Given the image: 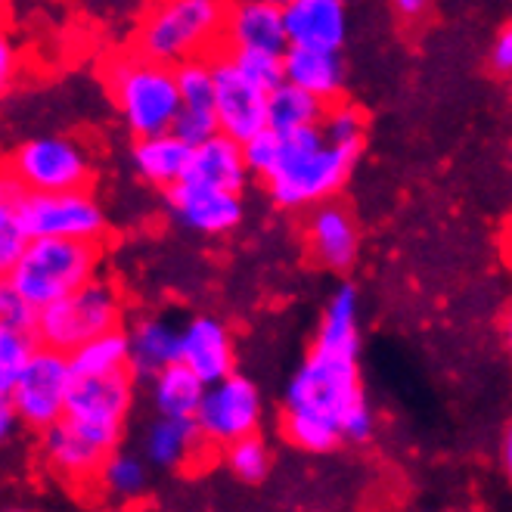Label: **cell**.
Returning <instances> with one entry per match:
<instances>
[{
    "label": "cell",
    "mask_w": 512,
    "mask_h": 512,
    "mask_svg": "<svg viewBox=\"0 0 512 512\" xmlns=\"http://www.w3.org/2000/svg\"><path fill=\"white\" fill-rule=\"evenodd\" d=\"M283 438L305 454H333L345 441L367 444L376 416L360 379V348L311 342L283 391Z\"/></svg>",
    "instance_id": "cell-1"
},
{
    "label": "cell",
    "mask_w": 512,
    "mask_h": 512,
    "mask_svg": "<svg viewBox=\"0 0 512 512\" xmlns=\"http://www.w3.org/2000/svg\"><path fill=\"white\" fill-rule=\"evenodd\" d=\"M364 140H348L329 131L323 122L280 134V153L261 184L283 212H308V208L336 199L351 180Z\"/></svg>",
    "instance_id": "cell-2"
},
{
    "label": "cell",
    "mask_w": 512,
    "mask_h": 512,
    "mask_svg": "<svg viewBox=\"0 0 512 512\" xmlns=\"http://www.w3.org/2000/svg\"><path fill=\"white\" fill-rule=\"evenodd\" d=\"M103 84L131 137H146L174 128V118L180 112L177 66L159 63V59L134 47L106 56Z\"/></svg>",
    "instance_id": "cell-3"
},
{
    "label": "cell",
    "mask_w": 512,
    "mask_h": 512,
    "mask_svg": "<svg viewBox=\"0 0 512 512\" xmlns=\"http://www.w3.org/2000/svg\"><path fill=\"white\" fill-rule=\"evenodd\" d=\"M227 7L215 0H153L137 25V50L168 66L224 50Z\"/></svg>",
    "instance_id": "cell-4"
},
{
    "label": "cell",
    "mask_w": 512,
    "mask_h": 512,
    "mask_svg": "<svg viewBox=\"0 0 512 512\" xmlns=\"http://www.w3.org/2000/svg\"><path fill=\"white\" fill-rule=\"evenodd\" d=\"M103 243H84V239H56L32 236L7 280L41 311L53 301L66 298L94 277H100Z\"/></svg>",
    "instance_id": "cell-5"
},
{
    "label": "cell",
    "mask_w": 512,
    "mask_h": 512,
    "mask_svg": "<svg viewBox=\"0 0 512 512\" xmlns=\"http://www.w3.org/2000/svg\"><path fill=\"white\" fill-rule=\"evenodd\" d=\"M125 320V298L118 286L106 277H94L81 289L38 311L35 333L41 345L56 351H75L87 339H94L106 329L122 326Z\"/></svg>",
    "instance_id": "cell-6"
},
{
    "label": "cell",
    "mask_w": 512,
    "mask_h": 512,
    "mask_svg": "<svg viewBox=\"0 0 512 512\" xmlns=\"http://www.w3.org/2000/svg\"><path fill=\"white\" fill-rule=\"evenodd\" d=\"M13 174L22 180L28 193H59V190H81L94 180L87 146L75 137H32L13 149L7 159Z\"/></svg>",
    "instance_id": "cell-7"
},
{
    "label": "cell",
    "mask_w": 512,
    "mask_h": 512,
    "mask_svg": "<svg viewBox=\"0 0 512 512\" xmlns=\"http://www.w3.org/2000/svg\"><path fill=\"white\" fill-rule=\"evenodd\" d=\"M72 385H75V370L69 364V354L41 345L10 391L19 423L38 435L53 423H59L66 416Z\"/></svg>",
    "instance_id": "cell-8"
},
{
    "label": "cell",
    "mask_w": 512,
    "mask_h": 512,
    "mask_svg": "<svg viewBox=\"0 0 512 512\" xmlns=\"http://www.w3.org/2000/svg\"><path fill=\"white\" fill-rule=\"evenodd\" d=\"M261 423H264V398L249 376L233 370L230 376L205 385L202 404L196 410V426L212 447L224 450L239 438L255 435L261 432Z\"/></svg>",
    "instance_id": "cell-9"
},
{
    "label": "cell",
    "mask_w": 512,
    "mask_h": 512,
    "mask_svg": "<svg viewBox=\"0 0 512 512\" xmlns=\"http://www.w3.org/2000/svg\"><path fill=\"white\" fill-rule=\"evenodd\" d=\"M22 218L32 236L103 243L109 233L106 212L100 199L90 193V187L59 190V193H25Z\"/></svg>",
    "instance_id": "cell-10"
},
{
    "label": "cell",
    "mask_w": 512,
    "mask_h": 512,
    "mask_svg": "<svg viewBox=\"0 0 512 512\" xmlns=\"http://www.w3.org/2000/svg\"><path fill=\"white\" fill-rule=\"evenodd\" d=\"M38 447H41L38 454H41L44 469L56 481H63L69 488H90V485H97L100 466L118 444H112L109 438L97 432H90L87 426L75 423V419L63 416L59 423L41 432Z\"/></svg>",
    "instance_id": "cell-11"
},
{
    "label": "cell",
    "mask_w": 512,
    "mask_h": 512,
    "mask_svg": "<svg viewBox=\"0 0 512 512\" xmlns=\"http://www.w3.org/2000/svg\"><path fill=\"white\" fill-rule=\"evenodd\" d=\"M134 407V373H109V376H75L66 416L109 438L112 444H122L125 423Z\"/></svg>",
    "instance_id": "cell-12"
},
{
    "label": "cell",
    "mask_w": 512,
    "mask_h": 512,
    "mask_svg": "<svg viewBox=\"0 0 512 512\" xmlns=\"http://www.w3.org/2000/svg\"><path fill=\"white\" fill-rule=\"evenodd\" d=\"M301 236H305L308 258L329 274H348L360 258V243H364V230H360L354 208L339 196L308 208Z\"/></svg>",
    "instance_id": "cell-13"
},
{
    "label": "cell",
    "mask_w": 512,
    "mask_h": 512,
    "mask_svg": "<svg viewBox=\"0 0 512 512\" xmlns=\"http://www.w3.org/2000/svg\"><path fill=\"white\" fill-rule=\"evenodd\" d=\"M215 66V112L221 134L246 143L267 125V90L249 81L236 69L233 56L227 50L212 56Z\"/></svg>",
    "instance_id": "cell-14"
},
{
    "label": "cell",
    "mask_w": 512,
    "mask_h": 512,
    "mask_svg": "<svg viewBox=\"0 0 512 512\" xmlns=\"http://www.w3.org/2000/svg\"><path fill=\"white\" fill-rule=\"evenodd\" d=\"M165 205L171 218L199 236H227L246 218L243 193L205 187L196 180H180L165 190Z\"/></svg>",
    "instance_id": "cell-15"
},
{
    "label": "cell",
    "mask_w": 512,
    "mask_h": 512,
    "mask_svg": "<svg viewBox=\"0 0 512 512\" xmlns=\"http://www.w3.org/2000/svg\"><path fill=\"white\" fill-rule=\"evenodd\" d=\"M180 364H187L205 385L236 370V342L230 326L215 314H199L180 329Z\"/></svg>",
    "instance_id": "cell-16"
},
{
    "label": "cell",
    "mask_w": 512,
    "mask_h": 512,
    "mask_svg": "<svg viewBox=\"0 0 512 512\" xmlns=\"http://www.w3.org/2000/svg\"><path fill=\"white\" fill-rule=\"evenodd\" d=\"M289 47L283 7L267 0H233L224 16V50H274Z\"/></svg>",
    "instance_id": "cell-17"
},
{
    "label": "cell",
    "mask_w": 512,
    "mask_h": 512,
    "mask_svg": "<svg viewBox=\"0 0 512 512\" xmlns=\"http://www.w3.org/2000/svg\"><path fill=\"white\" fill-rule=\"evenodd\" d=\"M283 16L289 47L342 50L348 41L345 0H289Z\"/></svg>",
    "instance_id": "cell-18"
},
{
    "label": "cell",
    "mask_w": 512,
    "mask_h": 512,
    "mask_svg": "<svg viewBox=\"0 0 512 512\" xmlns=\"http://www.w3.org/2000/svg\"><path fill=\"white\" fill-rule=\"evenodd\" d=\"M205 447H212L199 426L196 416H156V423H149L146 435H143V457L149 460V466L165 469V472H180L193 466Z\"/></svg>",
    "instance_id": "cell-19"
},
{
    "label": "cell",
    "mask_w": 512,
    "mask_h": 512,
    "mask_svg": "<svg viewBox=\"0 0 512 512\" xmlns=\"http://www.w3.org/2000/svg\"><path fill=\"white\" fill-rule=\"evenodd\" d=\"M249 177H252V171L246 165L243 143L218 131L215 137H208L205 143L193 146L190 168H187L184 180H196V184L230 190V193H243Z\"/></svg>",
    "instance_id": "cell-20"
},
{
    "label": "cell",
    "mask_w": 512,
    "mask_h": 512,
    "mask_svg": "<svg viewBox=\"0 0 512 512\" xmlns=\"http://www.w3.org/2000/svg\"><path fill=\"white\" fill-rule=\"evenodd\" d=\"M190 156H193V143H187L174 131L134 137V146H131L134 171L149 187H159V190H168L187 177Z\"/></svg>",
    "instance_id": "cell-21"
},
{
    "label": "cell",
    "mask_w": 512,
    "mask_h": 512,
    "mask_svg": "<svg viewBox=\"0 0 512 512\" xmlns=\"http://www.w3.org/2000/svg\"><path fill=\"white\" fill-rule=\"evenodd\" d=\"M286 81L311 90L323 103H336L345 94V63L339 50H311V47H286L283 50Z\"/></svg>",
    "instance_id": "cell-22"
},
{
    "label": "cell",
    "mask_w": 512,
    "mask_h": 512,
    "mask_svg": "<svg viewBox=\"0 0 512 512\" xmlns=\"http://www.w3.org/2000/svg\"><path fill=\"white\" fill-rule=\"evenodd\" d=\"M180 329L168 317H137L128 329L131 339V373L140 379L156 376L180 360Z\"/></svg>",
    "instance_id": "cell-23"
},
{
    "label": "cell",
    "mask_w": 512,
    "mask_h": 512,
    "mask_svg": "<svg viewBox=\"0 0 512 512\" xmlns=\"http://www.w3.org/2000/svg\"><path fill=\"white\" fill-rule=\"evenodd\" d=\"M202 395L205 382L180 360H174L156 376H149V398H153V407L162 416H196Z\"/></svg>",
    "instance_id": "cell-24"
},
{
    "label": "cell",
    "mask_w": 512,
    "mask_h": 512,
    "mask_svg": "<svg viewBox=\"0 0 512 512\" xmlns=\"http://www.w3.org/2000/svg\"><path fill=\"white\" fill-rule=\"evenodd\" d=\"M69 364L75 376H109L131 370V339L125 326L106 329V333L87 339L69 351Z\"/></svg>",
    "instance_id": "cell-25"
},
{
    "label": "cell",
    "mask_w": 512,
    "mask_h": 512,
    "mask_svg": "<svg viewBox=\"0 0 512 512\" xmlns=\"http://www.w3.org/2000/svg\"><path fill=\"white\" fill-rule=\"evenodd\" d=\"M326 109H329V103L314 97L311 90L298 87L292 81H283L267 94V125L280 134H289L298 128L320 125Z\"/></svg>",
    "instance_id": "cell-26"
},
{
    "label": "cell",
    "mask_w": 512,
    "mask_h": 512,
    "mask_svg": "<svg viewBox=\"0 0 512 512\" xmlns=\"http://www.w3.org/2000/svg\"><path fill=\"white\" fill-rule=\"evenodd\" d=\"M97 488L115 503H137L149 491V460L128 454V450H112L100 466Z\"/></svg>",
    "instance_id": "cell-27"
},
{
    "label": "cell",
    "mask_w": 512,
    "mask_h": 512,
    "mask_svg": "<svg viewBox=\"0 0 512 512\" xmlns=\"http://www.w3.org/2000/svg\"><path fill=\"white\" fill-rule=\"evenodd\" d=\"M224 466L236 481H243V485H264L270 466H274L270 444L261 438V432L239 438L224 447Z\"/></svg>",
    "instance_id": "cell-28"
},
{
    "label": "cell",
    "mask_w": 512,
    "mask_h": 512,
    "mask_svg": "<svg viewBox=\"0 0 512 512\" xmlns=\"http://www.w3.org/2000/svg\"><path fill=\"white\" fill-rule=\"evenodd\" d=\"M38 348H41V339L35 329L0 323V391L10 395Z\"/></svg>",
    "instance_id": "cell-29"
},
{
    "label": "cell",
    "mask_w": 512,
    "mask_h": 512,
    "mask_svg": "<svg viewBox=\"0 0 512 512\" xmlns=\"http://www.w3.org/2000/svg\"><path fill=\"white\" fill-rule=\"evenodd\" d=\"M22 199L0 196V277L10 274L25 246L32 243V233H28L22 218Z\"/></svg>",
    "instance_id": "cell-30"
},
{
    "label": "cell",
    "mask_w": 512,
    "mask_h": 512,
    "mask_svg": "<svg viewBox=\"0 0 512 512\" xmlns=\"http://www.w3.org/2000/svg\"><path fill=\"white\" fill-rule=\"evenodd\" d=\"M180 106L187 109H215V66L212 56L190 59L177 66Z\"/></svg>",
    "instance_id": "cell-31"
},
{
    "label": "cell",
    "mask_w": 512,
    "mask_h": 512,
    "mask_svg": "<svg viewBox=\"0 0 512 512\" xmlns=\"http://www.w3.org/2000/svg\"><path fill=\"white\" fill-rule=\"evenodd\" d=\"M230 53V50H227ZM233 63L236 69L243 72L249 81H255L258 87H264L267 94L274 90L277 84L286 81V72H283V53H274V50H233Z\"/></svg>",
    "instance_id": "cell-32"
},
{
    "label": "cell",
    "mask_w": 512,
    "mask_h": 512,
    "mask_svg": "<svg viewBox=\"0 0 512 512\" xmlns=\"http://www.w3.org/2000/svg\"><path fill=\"white\" fill-rule=\"evenodd\" d=\"M171 131L180 134L187 143L199 146V143H205L208 137H215L221 131L218 128V112L215 109H187V106H180Z\"/></svg>",
    "instance_id": "cell-33"
},
{
    "label": "cell",
    "mask_w": 512,
    "mask_h": 512,
    "mask_svg": "<svg viewBox=\"0 0 512 512\" xmlns=\"http://www.w3.org/2000/svg\"><path fill=\"white\" fill-rule=\"evenodd\" d=\"M243 153H246V165H249L252 177L261 180L270 168H274V162H277V153H280V131H274V128L258 131L255 137H249V140L243 143Z\"/></svg>",
    "instance_id": "cell-34"
},
{
    "label": "cell",
    "mask_w": 512,
    "mask_h": 512,
    "mask_svg": "<svg viewBox=\"0 0 512 512\" xmlns=\"http://www.w3.org/2000/svg\"><path fill=\"white\" fill-rule=\"evenodd\" d=\"M0 323L25 326V329H35L38 323V308L7 277L0 280Z\"/></svg>",
    "instance_id": "cell-35"
},
{
    "label": "cell",
    "mask_w": 512,
    "mask_h": 512,
    "mask_svg": "<svg viewBox=\"0 0 512 512\" xmlns=\"http://www.w3.org/2000/svg\"><path fill=\"white\" fill-rule=\"evenodd\" d=\"M488 69L497 78H512V22H506L494 35L488 50Z\"/></svg>",
    "instance_id": "cell-36"
},
{
    "label": "cell",
    "mask_w": 512,
    "mask_h": 512,
    "mask_svg": "<svg viewBox=\"0 0 512 512\" xmlns=\"http://www.w3.org/2000/svg\"><path fill=\"white\" fill-rule=\"evenodd\" d=\"M19 75V50L13 44V38L0 28V97L7 94Z\"/></svg>",
    "instance_id": "cell-37"
},
{
    "label": "cell",
    "mask_w": 512,
    "mask_h": 512,
    "mask_svg": "<svg viewBox=\"0 0 512 512\" xmlns=\"http://www.w3.org/2000/svg\"><path fill=\"white\" fill-rule=\"evenodd\" d=\"M22 429L19 423V413H16V404L7 391H0V447H4L16 432Z\"/></svg>",
    "instance_id": "cell-38"
},
{
    "label": "cell",
    "mask_w": 512,
    "mask_h": 512,
    "mask_svg": "<svg viewBox=\"0 0 512 512\" xmlns=\"http://www.w3.org/2000/svg\"><path fill=\"white\" fill-rule=\"evenodd\" d=\"M391 13H395L398 19L404 22H419L426 19L429 10H432V0H388Z\"/></svg>",
    "instance_id": "cell-39"
},
{
    "label": "cell",
    "mask_w": 512,
    "mask_h": 512,
    "mask_svg": "<svg viewBox=\"0 0 512 512\" xmlns=\"http://www.w3.org/2000/svg\"><path fill=\"white\" fill-rule=\"evenodd\" d=\"M500 469H503V478L512 485V423H506L503 438H500Z\"/></svg>",
    "instance_id": "cell-40"
},
{
    "label": "cell",
    "mask_w": 512,
    "mask_h": 512,
    "mask_svg": "<svg viewBox=\"0 0 512 512\" xmlns=\"http://www.w3.org/2000/svg\"><path fill=\"white\" fill-rule=\"evenodd\" d=\"M500 333H503L506 354H509V360H512V301H509V308L503 311V320H500Z\"/></svg>",
    "instance_id": "cell-41"
},
{
    "label": "cell",
    "mask_w": 512,
    "mask_h": 512,
    "mask_svg": "<svg viewBox=\"0 0 512 512\" xmlns=\"http://www.w3.org/2000/svg\"><path fill=\"white\" fill-rule=\"evenodd\" d=\"M500 249H503V261L512 267V218H509V224L500 233Z\"/></svg>",
    "instance_id": "cell-42"
},
{
    "label": "cell",
    "mask_w": 512,
    "mask_h": 512,
    "mask_svg": "<svg viewBox=\"0 0 512 512\" xmlns=\"http://www.w3.org/2000/svg\"><path fill=\"white\" fill-rule=\"evenodd\" d=\"M7 25V0H0V28Z\"/></svg>",
    "instance_id": "cell-43"
},
{
    "label": "cell",
    "mask_w": 512,
    "mask_h": 512,
    "mask_svg": "<svg viewBox=\"0 0 512 512\" xmlns=\"http://www.w3.org/2000/svg\"><path fill=\"white\" fill-rule=\"evenodd\" d=\"M267 4H277V7H286V4H289V0H267Z\"/></svg>",
    "instance_id": "cell-44"
},
{
    "label": "cell",
    "mask_w": 512,
    "mask_h": 512,
    "mask_svg": "<svg viewBox=\"0 0 512 512\" xmlns=\"http://www.w3.org/2000/svg\"><path fill=\"white\" fill-rule=\"evenodd\" d=\"M215 4H224V7H230V4H233V0H215Z\"/></svg>",
    "instance_id": "cell-45"
},
{
    "label": "cell",
    "mask_w": 512,
    "mask_h": 512,
    "mask_svg": "<svg viewBox=\"0 0 512 512\" xmlns=\"http://www.w3.org/2000/svg\"><path fill=\"white\" fill-rule=\"evenodd\" d=\"M0 280H4V277H0Z\"/></svg>",
    "instance_id": "cell-46"
}]
</instances>
